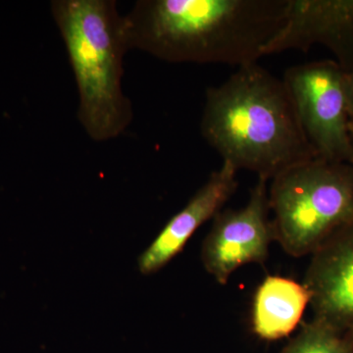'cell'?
Masks as SVG:
<instances>
[{"label": "cell", "instance_id": "5", "mask_svg": "<svg viewBox=\"0 0 353 353\" xmlns=\"http://www.w3.org/2000/svg\"><path fill=\"white\" fill-rule=\"evenodd\" d=\"M283 81L316 157L352 164L345 70L319 60L290 67Z\"/></svg>", "mask_w": 353, "mask_h": 353}, {"label": "cell", "instance_id": "12", "mask_svg": "<svg viewBox=\"0 0 353 353\" xmlns=\"http://www.w3.org/2000/svg\"><path fill=\"white\" fill-rule=\"evenodd\" d=\"M345 90H347L348 124L353 132V70L345 72Z\"/></svg>", "mask_w": 353, "mask_h": 353}, {"label": "cell", "instance_id": "3", "mask_svg": "<svg viewBox=\"0 0 353 353\" xmlns=\"http://www.w3.org/2000/svg\"><path fill=\"white\" fill-rule=\"evenodd\" d=\"M51 12L63 39L79 90L78 118L90 139L117 138L132 120L123 92L129 50L124 17L114 0H54Z\"/></svg>", "mask_w": 353, "mask_h": 353}, {"label": "cell", "instance_id": "14", "mask_svg": "<svg viewBox=\"0 0 353 353\" xmlns=\"http://www.w3.org/2000/svg\"><path fill=\"white\" fill-rule=\"evenodd\" d=\"M352 331L353 332V330H352Z\"/></svg>", "mask_w": 353, "mask_h": 353}, {"label": "cell", "instance_id": "11", "mask_svg": "<svg viewBox=\"0 0 353 353\" xmlns=\"http://www.w3.org/2000/svg\"><path fill=\"white\" fill-rule=\"evenodd\" d=\"M281 353H353V332L312 318Z\"/></svg>", "mask_w": 353, "mask_h": 353}, {"label": "cell", "instance_id": "6", "mask_svg": "<svg viewBox=\"0 0 353 353\" xmlns=\"http://www.w3.org/2000/svg\"><path fill=\"white\" fill-rule=\"evenodd\" d=\"M259 178L246 205L222 210L213 224L201 250L204 268L219 285H226L234 272L246 264L266 261L274 238L269 218L268 190Z\"/></svg>", "mask_w": 353, "mask_h": 353}, {"label": "cell", "instance_id": "1", "mask_svg": "<svg viewBox=\"0 0 353 353\" xmlns=\"http://www.w3.org/2000/svg\"><path fill=\"white\" fill-rule=\"evenodd\" d=\"M290 0H139L124 17L129 50L170 63H256Z\"/></svg>", "mask_w": 353, "mask_h": 353}, {"label": "cell", "instance_id": "9", "mask_svg": "<svg viewBox=\"0 0 353 353\" xmlns=\"http://www.w3.org/2000/svg\"><path fill=\"white\" fill-rule=\"evenodd\" d=\"M238 171L222 162L206 183L178 213L167 222L139 259V270L152 275L175 259L194 234L208 220L222 211L238 188Z\"/></svg>", "mask_w": 353, "mask_h": 353}, {"label": "cell", "instance_id": "7", "mask_svg": "<svg viewBox=\"0 0 353 353\" xmlns=\"http://www.w3.org/2000/svg\"><path fill=\"white\" fill-rule=\"evenodd\" d=\"M321 44L345 72L353 70V0H290L282 29L265 55Z\"/></svg>", "mask_w": 353, "mask_h": 353}, {"label": "cell", "instance_id": "10", "mask_svg": "<svg viewBox=\"0 0 353 353\" xmlns=\"http://www.w3.org/2000/svg\"><path fill=\"white\" fill-rule=\"evenodd\" d=\"M310 303V292L305 285L290 278L267 276L253 297V333L270 341L290 336Z\"/></svg>", "mask_w": 353, "mask_h": 353}, {"label": "cell", "instance_id": "4", "mask_svg": "<svg viewBox=\"0 0 353 353\" xmlns=\"http://www.w3.org/2000/svg\"><path fill=\"white\" fill-rule=\"evenodd\" d=\"M274 238L292 257L312 255L353 219V166L314 158L272 179Z\"/></svg>", "mask_w": 353, "mask_h": 353}, {"label": "cell", "instance_id": "2", "mask_svg": "<svg viewBox=\"0 0 353 353\" xmlns=\"http://www.w3.org/2000/svg\"><path fill=\"white\" fill-rule=\"evenodd\" d=\"M201 131L223 162L267 181L317 158L284 81L257 62L208 88Z\"/></svg>", "mask_w": 353, "mask_h": 353}, {"label": "cell", "instance_id": "13", "mask_svg": "<svg viewBox=\"0 0 353 353\" xmlns=\"http://www.w3.org/2000/svg\"><path fill=\"white\" fill-rule=\"evenodd\" d=\"M350 143H352V165L353 166V132H350Z\"/></svg>", "mask_w": 353, "mask_h": 353}, {"label": "cell", "instance_id": "8", "mask_svg": "<svg viewBox=\"0 0 353 353\" xmlns=\"http://www.w3.org/2000/svg\"><path fill=\"white\" fill-rule=\"evenodd\" d=\"M303 284L313 318L341 331L353 330V219L311 255Z\"/></svg>", "mask_w": 353, "mask_h": 353}]
</instances>
